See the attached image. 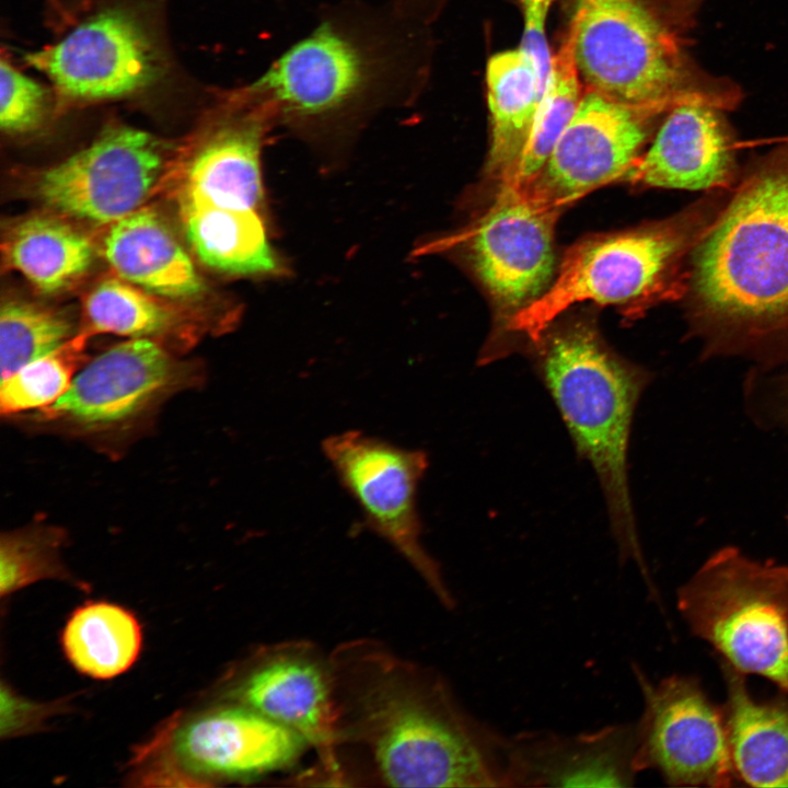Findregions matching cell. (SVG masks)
<instances>
[{"label": "cell", "mask_w": 788, "mask_h": 788, "mask_svg": "<svg viewBox=\"0 0 788 788\" xmlns=\"http://www.w3.org/2000/svg\"><path fill=\"white\" fill-rule=\"evenodd\" d=\"M337 746L392 787H509L510 737L472 716L436 671L372 639L328 654Z\"/></svg>", "instance_id": "1"}, {"label": "cell", "mask_w": 788, "mask_h": 788, "mask_svg": "<svg viewBox=\"0 0 788 788\" xmlns=\"http://www.w3.org/2000/svg\"><path fill=\"white\" fill-rule=\"evenodd\" d=\"M684 296L703 358L788 368V143L745 167L691 254Z\"/></svg>", "instance_id": "2"}, {"label": "cell", "mask_w": 788, "mask_h": 788, "mask_svg": "<svg viewBox=\"0 0 788 788\" xmlns=\"http://www.w3.org/2000/svg\"><path fill=\"white\" fill-rule=\"evenodd\" d=\"M422 24L391 0L340 2L324 9L310 33L242 89L269 109L275 124L304 132L354 126L419 95Z\"/></svg>", "instance_id": "3"}, {"label": "cell", "mask_w": 788, "mask_h": 788, "mask_svg": "<svg viewBox=\"0 0 788 788\" xmlns=\"http://www.w3.org/2000/svg\"><path fill=\"white\" fill-rule=\"evenodd\" d=\"M534 346L538 374L577 452L598 476L621 557L635 561L649 582L628 485L627 450L636 406L652 376L613 352L590 323L548 328Z\"/></svg>", "instance_id": "4"}, {"label": "cell", "mask_w": 788, "mask_h": 788, "mask_svg": "<svg viewBox=\"0 0 788 788\" xmlns=\"http://www.w3.org/2000/svg\"><path fill=\"white\" fill-rule=\"evenodd\" d=\"M723 202L703 199L675 216L581 240L546 291L506 324L532 344L572 305L648 302L685 292L691 254Z\"/></svg>", "instance_id": "5"}, {"label": "cell", "mask_w": 788, "mask_h": 788, "mask_svg": "<svg viewBox=\"0 0 788 788\" xmlns=\"http://www.w3.org/2000/svg\"><path fill=\"white\" fill-rule=\"evenodd\" d=\"M677 607L721 662L788 697V565L723 547L679 589Z\"/></svg>", "instance_id": "6"}, {"label": "cell", "mask_w": 788, "mask_h": 788, "mask_svg": "<svg viewBox=\"0 0 788 788\" xmlns=\"http://www.w3.org/2000/svg\"><path fill=\"white\" fill-rule=\"evenodd\" d=\"M569 31L590 91L649 115L692 96L716 102L685 89L674 37L640 0H578Z\"/></svg>", "instance_id": "7"}, {"label": "cell", "mask_w": 788, "mask_h": 788, "mask_svg": "<svg viewBox=\"0 0 788 788\" xmlns=\"http://www.w3.org/2000/svg\"><path fill=\"white\" fill-rule=\"evenodd\" d=\"M322 450L366 525L412 566L443 606L454 607L440 565L421 540L417 496L428 467L427 453L358 430L325 438Z\"/></svg>", "instance_id": "8"}, {"label": "cell", "mask_w": 788, "mask_h": 788, "mask_svg": "<svg viewBox=\"0 0 788 788\" xmlns=\"http://www.w3.org/2000/svg\"><path fill=\"white\" fill-rule=\"evenodd\" d=\"M637 675L644 695L636 722L637 770H656L675 787L733 786L723 707L694 676L673 674L652 684Z\"/></svg>", "instance_id": "9"}, {"label": "cell", "mask_w": 788, "mask_h": 788, "mask_svg": "<svg viewBox=\"0 0 788 788\" xmlns=\"http://www.w3.org/2000/svg\"><path fill=\"white\" fill-rule=\"evenodd\" d=\"M164 159L163 144L153 135L114 125L43 171L35 193L61 215L112 224L140 208L162 174Z\"/></svg>", "instance_id": "10"}, {"label": "cell", "mask_w": 788, "mask_h": 788, "mask_svg": "<svg viewBox=\"0 0 788 788\" xmlns=\"http://www.w3.org/2000/svg\"><path fill=\"white\" fill-rule=\"evenodd\" d=\"M25 62L53 83L58 106L134 95L159 77L155 44L129 12L102 11L58 43L27 53Z\"/></svg>", "instance_id": "11"}, {"label": "cell", "mask_w": 788, "mask_h": 788, "mask_svg": "<svg viewBox=\"0 0 788 788\" xmlns=\"http://www.w3.org/2000/svg\"><path fill=\"white\" fill-rule=\"evenodd\" d=\"M225 695L229 703L300 734L318 754L323 770L343 779L331 662L316 645L287 640L260 647L235 673Z\"/></svg>", "instance_id": "12"}, {"label": "cell", "mask_w": 788, "mask_h": 788, "mask_svg": "<svg viewBox=\"0 0 788 788\" xmlns=\"http://www.w3.org/2000/svg\"><path fill=\"white\" fill-rule=\"evenodd\" d=\"M563 208L523 187L501 186L471 232L473 266L507 322L538 299L554 273V229Z\"/></svg>", "instance_id": "13"}, {"label": "cell", "mask_w": 788, "mask_h": 788, "mask_svg": "<svg viewBox=\"0 0 788 788\" xmlns=\"http://www.w3.org/2000/svg\"><path fill=\"white\" fill-rule=\"evenodd\" d=\"M649 114L588 91L542 170L522 186L564 208L594 188L624 178L640 157Z\"/></svg>", "instance_id": "14"}, {"label": "cell", "mask_w": 788, "mask_h": 788, "mask_svg": "<svg viewBox=\"0 0 788 788\" xmlns=\"http://www.w3.org/2000/svg\"><path fill=\"white\" fill-rule=\"evenodd\" d=\"M309 749L293 730L233 703L187 720L171 739L182 774L215 780L246 781L289 770Z\"/></svg>", "instance_id": "15"}, {"label": "cell", "mask_w": 788, "mask_h": 788, "mask_svg": "<svg viewBox=\"0 0 788 788\" xmlns=\"http://www.w3.org/2000/svg\"><path fill=\"white\" fill-rule=\"evenodd\" d=\"M194 379L192 368L160 344L136 338L93 359L46 413L84 426L112 425L135 417Z\"/></svg>", "instance_id": "16"}, {"label": "cell", "mask_w": 788, "mask_h": 788, "mask_svg": "<svg viewBox=\"0 0 788 788\" xmlns=\"http://www.w3.org/2000/svg\"><path fill=\"white\" fill-rule=\"evenodd\" d=\"M269 109L242 89L234 91L215 124L184 161L175 192L219 206L254 209L263 201L260 154Z\"/></svg>", "instance_id": "17"}, {"label": "cell", "mask_w": 788, "mask_h": 788, "mask_svg": "<svg viewBox=\"0 0 788 788\" xmlns=\"http://www.w3.org/2000/svg\"><path fill=\"white\" fill-rule=\"evenodd\" d=\"M737 174L735 141L719 105L692 96L671 107L649 150L623 179L648 187L707 190L728 186Z\"/></svg>", "instance_id": "18"}, {"label": "cell", "mask_w": 788, "mask_h": 788, "mask_svg": "<svg viewBox=\"0 0 788 788\" xmlns=\"http://www.w3.org/2000/svg\"><path fill=\"white\" fill-rule=\"evenodd\" d=\"M636 723L564 735L510 737L509 787H628L636 775Z\"/></svg>", "instance_id": "19"}, {"label": "cell", "mask_w": 788, "mask_h": 788, "mask_svg": "<svg viewBox=\"0 0 788 788\" xmlns=\"http://www.w3.org/2000/svg\"><path fill=\"white\" fill-rule=\"evenodd\" d=\"M103 247L118 277L148 292L193 299L205 291L189 255L152 209L139 208L113 222Z\"/></svg>", "instance_id": "20"}, {"label": "cell", "mask_w": 788, "mask_h": 788, "mask_svg": "<svg viewBox=\"0 0 788 788\" xmlns=\"http://www.w3.org/2000/svg\"><path fill=\"white\" fill-rule=\"evenodd\" d=\"M722 706L737 780L753 787H788V697L756 698L745 675L721 662Z\"/></svg>", "instance_id": "21"}, {"label": "cell", "mask_w": 788, "mask_h": 788, "mask_svg": "<svg viewBox=\"0 0 788 788\" xmlns=\"http://www.w3.org/2000/svg\"><path fill=\"white\" fill-rule=\"evenodd\" d=\"M175 199L186 240L206 266L232 275L279 270L257 210L219 206L184 192H175Z\"/></svg>", "instance_id": "22"}, {"label": "cell", "mask_w": 788, "mask_h": 788, "mask_svg": "<svg viewBox=\"0 0 788 788\" xmlns=\"http://www.w3.org/2000/svg\"><path fill=\"white\" fill-rule=\"evenodd\" d=\"M490 147L486 171L499 185L512 174L543 97L537 69L520 47L495 54L486 67Z\"/></svg>", "instance_id": "23"}, {"label": "cell", "mask_w": 788, "mask_h": 788, "mask_svg": "<svg viewBox=\"0 0 788 788\" xmlns=\"http://www.w3.org/2000/svg\"><path fill=\"white\" fill-rule=\"evenodd\" d=\"M4 264L21 273L44 293L61 291L90 269L94 250L90 239L68 222L49 216L18 220L1 244Z\"/></svg>", "instance_id": "24"}, {"label": "cell", "mask_w": 788, "mask_h": 788, "mask_svg": "<svg viewBox=\"0 0 788 788\" xmlns=\"http://www.w3.org/2000/svg\"><path fill=\"white\" fill-rule=\"evenodd\" d=\"M141 628L126 609L104 601L77 607L62 633V650L73 668L106 680L126 672L141 650Z\"/></svg>", "instance_id": "25"}, {"label": "cell", "mask_w": 788, "mask_h": 788, "mask_svg": "<svg viewBox=\"0 0 788 788\" xmlns=\"http://www.w3.org/2000/svg\"><path fill=\"white\" fill-rule=\"evenodd\" d=\"M152 294L120 277L103 279L84 299L86 328L83 332L112 333L131 339H154L178 333L182 314Z\"/></svg>", "instance_id": "26"}, {"label": "cell", "mask_w": 788, "mask_h": 788, "mask_svg": "<svg viewBox=\"0 0 788 788\" xmlns=\"http://www.w3.org/2000/svg\"><path fill=\"white\" fill-rule=\"evenodd\" d=\"M580 76L573 56V37L568 32L553 56L552 70L526 144L510 175L500 186H525L544 166L581 100Z\"/></svg>", "instance_id": "27"}, {"label": "cell", "mask_w": 788, "mask_h": 788, "mask_svg": "<svg viewBox=\"0 0 788 788\" xmlns=\"http://www.w3.org/2000/svg\"><path fill=\"white\" fill-rule=\"evenodd\" d=\"M70 317L61 311L8 299L0 309L1 381L23 366L45 357L74 335Z\"/></svg>", "instance_id": "28"}, {"label": "cell", "mask_w": 788, "mask_h": 788, "mask_svg": "<svg viewBox=\"0 0 788 788\" xmlns=\"http://www.w3.org/2000/svg\"><path fill=\"white\" fill-rule=\"evenodd\" d=\"M89 336L82 331L51 354L23 366L2 380L1 413L48 407L56 402L70 386L73 372L84 358Z\"/></svg>", "instance_id": "29"}, {"label": "cell", "mask_w": 788, "mask_h": 788, "mask_svg": "<svg viewBox=\"0 0 788 788\" xmlns=\"http://www.w3.org/2000/svg\"><path fill=\"white\" fill-rule=\"evenodd\" d=\"M59 535L25 532L3 535L0 548V592H12L45 578H65L58 557Z\"/></svg>", "instance_id": "30"}, {"label": "cell", "mask_w": 788, "mask_h": 788, "mask_svg": "<svg viewBox=\"0 0 788 788\" xmlns=\"http://www.w3.org/2000/svg\"><path fill=\"white\" fill-rule=\"evenodd\" d=\"M47 91L5 59L0 61V127L8 135L37 129L46 114Z\"/></svg>", "instance_id": "31"}, {"label": "cell", "mask_w": 788, "mask_h": 788, "mask_svg": "<svg viewBox=\"0 0 788 788\" xmlns=\"http://www.w3.org/2000/svg\"><path fill=\"white\" fill-rule=\"evenodd\" d=\"M744 402L756 424L788 433V368L752 370L744 382Z\"/></svg>", "instance_id": "32"}, {"label": "cell", "mask_w": 788, "mask_h": 788, "mask_svg": "<svg viewBox=\"0 0 788 788\" xmlns=\"http://www.w3.org/2000/svg\"><path fill=\"white\" fill-rule=\"evenodd\" d=\"M552 2L553 0H519L524 20L520 48L533 60L544 91L553 65L546 38V21Z\"/></svg>", "instance_id": "33"}, {"label": "cell", "mask_w": 788, "mask_h": 788, "mask_svg": "<svg viewBox=\"0 0 788 788\" xmlns=\"http://www.w3.org/2000/svg\"><path fill=\"white\" fill-rule=\"evenodd\" d=\"M53 711L51 706L22 698L2 684L0 734L14 737L34 730Z\"/></svg>", "instance_id": "34"}, {"label": "cell", "mask_w": 788, "mask_h": 788, "mask_svg": "<svg viewBox=\"0 0 788 788\" xmlns=\"http://www.w3.org/2000/svg\"><path fill=\"white\" fill-rule=\"evenodd\" d=\"M402 11L425 22L427 0H391Z\"/></svg>", "instance_id": "35"}]
</instances>
